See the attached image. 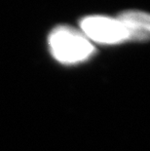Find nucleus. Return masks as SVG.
I'll list each match as a JSON object with an SVG mask.
<instances>
[{"label":"nucleus","mask_w":150,"mask_h":151,"mask_svg":"<svg viewBox=\"0 0 150 151\" xmlns=\"http://www.w3.org/2000/svg\"><path fill=\"white\" fill-rule=\"evenodd\" d=\"M82 33L95 42L118 44L128 40L127 33L121 22L105 16H89L80 22Z\"/></svg>","instance_id":"obj_2"},{"label":"nucleus","mask_w":150,"mask_h":151,"mask_svg":"<svg viewBox=\"0 0 150 151\" xmlns=\"http://www.w3.org/2000/svg\"><path fill=\"white\" fill-rule=\"evenodd\" d=\"M49 46L53 57L65 65L83 62L95 52L93 44L84 34L67 25L56 27L50 33Z\"/></svg>","instance_id":"obj_1"},{"label":"nucleus","mask_w":150,"mask_h":151,"mask_svg":"<svg viewBox=\"0 0 150 151\" xmlns=\"http://www.w3.org/2000/svg\"><path fill=\"white\" fill-rule=\"evenodd\" d=\"M127 33L128 40L145 41L149 37L150 19L147 13L138 10L125 11L117 17Z\"/></svg>","instance_id":"obj_3"}]
</instances>
